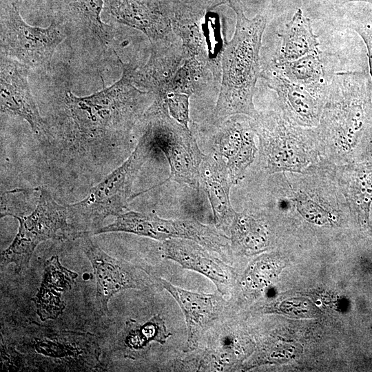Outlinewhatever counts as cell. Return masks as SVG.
I'll use <instances>...</instances> for the list:
<instances>
[{"instance_id": "cell-14", "label": "cell", "mask_w": 372, "mask_h": 372, "mask_svg": "<svg viewBox=\"0 0 372 372\" xmlns=\"http://www.w3.org/2000/svg\"><path fill=\"white\" fill-rule=\"evenodd\" d=\"M105 12L113 19L142 32L151 46L180 41L175 35L170 19L156 6L141 0H103Z\"/></svg>"}, {"instance_id": "cell-7", "label": "cell", "mask_w": 372, "mask_h": 372, "mask_svg": "<svg viewBox=\"0 0 372 372\" xmlns=\"http://www.w3.org/2000/svg\"><path fill=\"white\" fill-rule=\"evenodd\" d=\"M66 27L53 17L46 28L29 25L14 3L1 0V56L30 68L48 64L66 38Z\"/></svg>"}, {"instance_id": "cell-17", "label": "cell", "mask_w": 372, "mask_h": 372, "mask_svg": "<svg viewBox=\"0 0 372 372\" xmlns=\"http://www.w3.org/2000/svg\"><path fill=\"white\" fill-rule=\"evenodd\" d=\"M200 185L207 194L217 229H229L236 214L230 200L233 185L225 162L215 154L204 155L199 168Z\"/></svg>"}, {"instance_id": "cell-19", "label": "cell", "mask_w": 372, "mask_h": 372, "mask_svg": "<svg viewBox=\"0 0 372 372\" xmlns=\"http://www.w3.org/2000/svg\"><path fill=\"white\" fill-rule=\"evenodd\" d=\"M77 277L76 272L61 264L56 255L45 261L41 286L31 299L42 321L54 320L63 312L65 304L62 296L72 289Z\"/></svg>"}, {"instance_id": "cell-30", "label": "cell", "mask_w": 372, "mask_h": 372, "mask_svg": "<svg viewBox=\"0 0 372 372\" xmlns=\"http://www.w3.org/2000/svg\"><path fill=\"white\" fill-rule=\"evenodd\" d=\"M342 3L353 2V1H363L371 3L372 5V0H339Z\"/></svg>"}, {"instance_id": "cell-5", "label": "cell", "mask_w": 372, "mask_h": 372, "mask_svg": "<svg viewBox=\"0 0 372 372\" xmlns=\"http://www.w3.org/2000/svg\"><path fill=\"white\" fill-rule=\"evenodd\" d=\"M140 121L148 132L154 148L159 149L165 156L170 168L169 176L165 180L146 191L170 180L198 190L199 168L205 154L190 130L173 118L166 105L158 99H154Z\"/></svg>"}, {"instance_id": "cell-2", "label": "cell", "mask_w": 372, "mask_h": 372, "mask_svg": "<svg viewBox=\"0 0 372 372\" xmlns=\"http://www.w3.org/2000/svg\"><path fill=\"white\" fill-rule=\"evenodd\" d=\"M236 13V23L231 39L221 56V76L213 123L236 114L256 118L254 104L258 79L260 77V51L267 20L262 14L247 18L240 0L226 3Z\"/></svg>"}, {"instance_id": "cell-21", "label": "cell", "mask_w": 372, "mask_h": 372, "mask_svg": "<svg viewBox=\"0 0 372 372\" xmlns=\"http://www.w3.org/2000/svg\"><path fill=\"white\" fill-rule=\"evenodd\" d=\"M320 54H309L282 63H272L291 81L318 96L327 98L329 81L326 78Z\"/></svg>"}, {"instance_id": "cell-20", "label": "cell", "mask_w": 372, "mask_h": 372, "mask_svg": "<svg viewBox=\"0 0 372 372\" xmlns=\"http://www.w3.org/2000/svg\"><path fill=\"white\" fill-rule=\"evenodd\" d=\"M281 43L271 60L276 63L293 61L309 54H320L318 35L310 19L298 8L282 32L278 34Z\"/></svg>"}, {"instance_id": "cell-3", "label": "cell", "mask_w": 372, "mask_h": 372, "mask_svg": "<svg viewBox=\"0 0 372 372\" xmlns=\"http://www.w3.org/2000/svg\"><path fill=\"white\" fill-rule=\"evenodd\" d=\"M143 131L135 148L120 166L91 188L83 200L67 205L69 220L78 238L91 236L107 217L123 213L134 198L132 185L136 176L156 149L148 132Z\"/></svg>"}, {"instance_id": "cell-28", "label": "cell", "mask_w": 372, "mask_h": 372, "mask_svg": "<svg viewBox=\"0 0 372 372\" xmlns=\"http://www.w3.org/2000/svg\"><path fill=\"white\" fill-rule=\"evenodd\" d=\"M229 0H205L207 5L210 8L218 6L223 3H226Z\"/></svg>"}, {"instance_id": "cell-27", "label": "cell", "mask_w": 372, "mask_h": 372, "mask_svg": "<svg viewBox=\"0 0 372 372\" xmlns=\"http://www.w3.org/2000/svg\"><path fill=\"white\" fill-rule=\"evenodd\" d=\"M351 28L362 39L367 50L369 75L372 81V21L353 23Z\"/></svg>"}, {"instance_id": "cell-26", "label": "cell", "mask_w": 372, "mask_h": 372, "mask_svg": "<svg viewBox=\"0 0 372 372\" xmlns=\"http://www.w3.org/2000/svg\"><path fill=\"white\" fill-rule=\"evenodd\" d=\"M273 263L268 257L256 261L247 274V284L251 287L261 288L269 283L275 273Z\"/></svg>"}, {"instance_id": "cell-23", "label": "cell", "mask_w": 372, "mask_h": 372, "mask_svg": "<svg viewBox=\"0 0 372 372\" xmlns=\"http://www.w3.org/2000/svg\"><path fill=\"white\" fill-rule=\"evenodd\" d=\"M125 331L124 346L127 351L134 353L141 351L153 342L163 344L172 335L160 315L153 316L143 324L130 320Z\"/></svg>"}, {"instance_id": "cell-25", "label": "cell", "mask_w": 372, "mask_h": 372, "mask_svg": "<svg viewBox=\"0 0 372 372\" xmlns=\"http://www.w3.org/2000/svg\"><path fill=\"white\" fill-rule=\"evenodd\" d=\"M189 98L190 96L168 93L161 97H154L163 101L166 105L170 116L179 123L189 129Z\"/></svg>"}, {"instance_id": "cell-6", "label": "cell", "mask_w": 372, "mask_h": 372, "mask_svg": "<svg viewBox=\"0 0 372 372\" xmlns=\"http://www.w3.org/2000/svg\"><path fill=\"white\" fill-rule=\"evenodd\" d=\"M15 218L19 221L18 232L1 252V269L14 263L19 273L28 267L34 249L41 242L78 238L70 223L67 205L59 204L43 188H39V200L31 213Z\"/></svg>"}, {"instance_id": "cell-11", "label": "cell", "mask_w": 372, "mask_h": 372, "mask_svg": "<svg viewBox=\"0 0 372 372\" xmlns=\"http://www.w3.org/2000/svg\"><path fill=\"white\" fill-rule=\"evenodd\" d=\"M247 117L236 114L214 123H218L214 136V154L225 162L233 185L243 179L257 151L251 118Z\"/></svg>"}, {"instance_id": "cell-4", "label": "cell", "mask_w": 372, "mask_h": 372, "mask_svg": "<svg viewBox=\"0 0 372 372\" xmlns=\"http://www.w3.org/2000/svg\"><path fill=\"white\" fill-rule=\"evenodd\" d=\"M371 97L366 71L334 74L318 124L322 134L340 146H353L372 121Z\"/></svg>"}, {"instance_id": "cell-18", "label": "cell", "mask_w": 372, "mask_h": 372, "mask_svg": "<svg viewBox=\"0 0 372 372\" xmlns=\"http://www.w3.org/2000/svg\"><path fill=\"white\" fill-rule=\"evenodd\" d=\"M103 0H52L54 18L66 28H74L91 35L101 45H110L114 28L103 21Z\"/></svg>"}, {"instance_id": "cell-10", "label": "cell", "mask_w": 372, "mask_h": 372, "mask_svg": "<svg viewBox=\"0 0 372 372\" xmlns=\"http://www.w3.org/2000/svg\"><path fill=\"white\" fill-rule=\"evenodd\" d=\"M90 237L81 238V247L93 268L96 299L101 312L108 311V302L116 293L125 289H144L151 285L149 276L143 269L110 256Z\"/></svg>"}, {"instance_id": "cell-9", "label": "cell", "mask_w": 372, "mask_h": 372, "mask_svg": "<svg viewBox=\"0 0 372 372\" xmlns=\"http://www.w3.org/2000/svg\"><path fill=\"white\" fill-rule=\"evenodd\" d=\"M251 123L269 173L300 172L309 163L307 134L302 127L274 112L259 113Z\"/></svg>"}, {"instance_id": "cell-29", "label": "cell", "mask_w": 372, "mask_h": 372, "mask_svg": "<svg viewBox=\"0 0 372 372\" xmlns=\"http://www.w3.org/2000/svg\"><path fill=\"white\" fill-rule=\"evenodd\" d=\"M10 3H12L15 4L18 8L19 7V5L25 4V3L28 0H3Z\"/></svg>"}, {"instance_id": "cell-16", "label": "cell", "mask_w": 372, "mask_h": 372, "mask_svg": "<svg viewBox=\"0 0 372 372\" xmlns=\"http://www.w3.org/2000/svg\"><path fill=\"white\" fill-rule=\"evenodd\" d=\"M159 282L176 300L184 315L187 327L185 351L196 350L204 331L218 316V297L185 289L163 278H160Z\"/></svg>"}, {"instance_id": "cell-24", "label": "cell", "mask_w": 372, "mask_h": 372, "mask_svg": "<svg viewBox=\"0 0 372 372\" xmlns=\"http://www.w3.org/2000/svg\"><path fill=\"white\" fill-rule=\"evenodd\" d=\"M349 196L359 219L368 221L372 203V161L360 165L355 172L350 184Z\"/></svg>"}, {"instance_id": "cell-1", "label": "cell", "mask_w": 372, "mask_h": 372, "mask_svg": "<svg viewBox=\"0 0 372 372\" xmlns=\"http://www.w3.org/2000/svg\"><path fill=\"white\" fill-rule=\"evenodd\" d=\"M116 56L122 74L112 85L85 96H76L70 90L65 93V107L74 132L84 139L126 136L154 100L150 92L136 83L135 66L123 63Z\"/></svg>"}, {"instance_id": "cell-22", "label": "cell", "mask_w": 372, "mask_h": 372, "mask_svg": "<svg viewBox=\"0 0 372 372\" xmlns=\"http://www.w3.org/2000/svg\"><path fill=\"white\" fill-rule=\"evenodd\" d=\"M229 240L234 248L244 252H256L267 242L264 226L246 211L236 213L229 228Z\"/></svg>"}, {"instance_id": "cell-12", "label": "cell", "mask_w": 372, "mask_h": 372, "mask_svg": "<svg viewBox=\"0 0 372 372\" xmlns=\"http://www.w3.org/2000/svg\"><path fill=\"white\" fill-rule=\"evenodd\" d=\"M29 69L16 60L1 56V112L23 118L36 135L43 136L46 125L31 93L28 80Z\"/></svg>"}, {"instance_id": "cell-8", "label": "cell", "mask_w": 372, "mask_h": 372, "mask_svg": "<svg viewBox=\"0 0 372 372\" xmlns=\"http://www.w3.org/2000/svg\"><path fill=\"white\" fill-rule=\"evenodd\" d=\"M110 232H126L159 241L172 238L193 240L223 256L229 238L196 219L172 220L154 213L128 211L116 216L111 224L102 226L92 235Z\"/></svg>"}, {"instance_id": "cell-13", "label": "cell", "mask_w": 372, "mask_h": 372, "mask_svg": "<svg viewBox=\"0 0 372 372\" xmlns=\"http://www.w3.org/2000/svg\"><path fill=\"white\" fill-rule=\"evenodd\" d=\"M260 77L276 93L287 120L300 127L318 125L327 98L291 81L270 61L261 69Z\"/></svg>"}, {"instance_id": "cell-15", "label": "cell", "mask_w": 372, "mask_h": 372, "mask_svg": "<svg viewBox=\"0 0 372 372\" xmlns=\"http://www.w3.org/2000/svg\"><path fill=\"white\" fill-rule=\"evenodd\" d=\"M161 251L164 258L174 261L183 269L207 277L222 296L229 293L234 278L233 269L213 254L214 251L183 238L163 241Z\"/></svg>"}]
</instances>
